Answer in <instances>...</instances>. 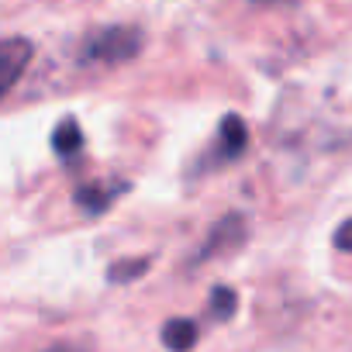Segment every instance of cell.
<instances>
[{
    "instance_id": "6da1fadb",
    "label": "cell",
    "mask_w": 352,
    "mask_h": 352,
    "mask_svg": "<svg viewBox=\"0 0 352 352\" xmlns=\"http://www.w3.org/2000/svg\"><path fill=\"white\" fill-rule=\"evenodd\" d=\"M142 52V32L131 28V25H111V28H100L97 35L87 38L83 45V59L87 63H107V66H118V63H128Z\"/></svg>"
},
{
    "instance_id": "7a4b0ae2",
    "label": "cell",
    "mask_w": 352,
    "mask_h": 352,
    "mask_svg": "<svg viewBox=\"0 0 352 352\" xmlns=\"http://www.w3.org/2000/svg\"><path fill=\"white\" fill-rule=\"evenodd\" d=\"M245 148H249V124H245L239 114H225L221 124H218L214 145L201 155V162H197L194 173H208V169H214V166H232Z\"/></svg>"
},
{
    "instance_id": "3957f363",
    "label": "cell",
    "mask_w": 352,
    "mask_h": 352,
    "mask_svg": "<svg viewBox=\"0 0 352 352\" xmlns=\"http://www.w3.org/2000/svg\"><path fill=\"white\" fill-rule=\"evenodd\" d=\"M245 239H249V218L239 214V211H232V214H225L218 225H211V232H208L201 252L194 256V263H204V259H211V256L235 252V249L245 245Z\"/></svg>"
},
{
    "instance_id": "277c9868",
    "label": "cell",
    "mask_w": 352,
    "mask_h": 352,
    "mask_svg": "<svg viewBox=\"0 0 352 352\" xmlns=\"http://www.w3.org/2000/svg\"><path fill=\"white\" fill-rule=\"evenodd\" d=\"M32 56H35V45L28 38H0V100L18 87Z\"/></svg>"
},
{
    "instance_id": "5b68a950",
    "label": "cell",
    "mask_w": 352,
    "mask_h": 352,
    "mask_svg": "<svg viewBox=\"0 0 352 352\" xmlns=\"http://www.w3.org/2000/svg\"><path fill=\"white\" fill-rule=\"evenodd\" d=\"M159 338H162V345H166L169 352H190V349L197 345V338H201V328H197V321H190V318H169V321L162 324Z\"/></svg>"
},
{
    "instance_id": "8992f818",
    "label": "cell",
    "mask_w": 352,
    "mask_h": 352,
    "mask_svg": "<svg viewBox=\"0 0 352 352\" xmlns=\"http://www.w3.org/2000/svg\"><path fill=\"white\" fill-rule=\"evenodd\" d=\"M124 190H128V184H114V187H80V190H76V204L87 211V218H97V214H104Z\"/></svg>"
},
{
    "instance_id": "52a82bcc",
    "label": "cell",
    "mask_w": 352,
    "mask_h": 352,
    "mask_svg": "<svg viewBox=\"0 0 352 352\" xmlns=\"http://www.w3.org/2000/svg\"><path fill=\"white\" fill-rule=\"evenodd\" d=\"M52 148H56L59 159H73V155L83 148V131H80V124H76L73 118H63V121L56 124V131H52Z\"/></svg>"
},
{
    "instance_id": "ba28073f",
    "label": "cell",
    "mask_w": 352,
    "mask_h": 352,
    "mask_svg": "<svg viewBox=\"0 0 352 352\" xmlns=\"http://www.w3.org/2000/svg\"><path fill=\"white\" fill-rule=\"evenodd\" d=\"M239 311V294L232 287H214L211 297H208V314L214 321H232Z\"/></svg>"
},
{
    "instance_id": "9c48e42d",
    "label": "cell",
    "mask_w": 352,
    "mask_h": 352,
    "mask_svg": "<svg viewBox=\"0 0 352 352\" xmlns=\"http://www.w3.org/2000/svg\"><path fill=\"white\" fill-rule=\"evenodd\" d=\"M145 270H148V259H145V256H142V259H121V263H114V266L107 270V280H111V283H128V280L145 276Z\"/></svg>"
},
{
    "instance_id": "30bf717a",
    "label": "cell",
    "mask_w": 352,
    "mask_h": 352,
    "mask_svg": "<svg viewBox=\"0 0 352 352\" xmlns=\"http://www.w3.org/2000/svg\"><path fill=\"white\" fill-rule=\"evenodd\" d=\"M331 242H335V249H338V252H352V218H349V221H342V225L335 228Z\"/></svg>"
},
{
    "instance_id": "8fae6325",
    "label": "cell",
    "mask_w": 352,
    "mask_h": 352,
    "mask_svg": "<svg viewBox=\"0 0 352 352\" xmlns=\"http://www.w3.org/2000/svg\"><path fill=\"white\" fill-rule=\"evenodd\" d=\"M42 352H90L87 345H76V342H59L52 349H42Z\"/></svg>"
}]
</instances>
